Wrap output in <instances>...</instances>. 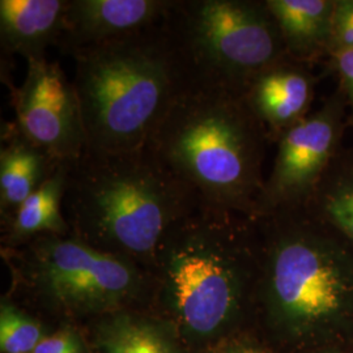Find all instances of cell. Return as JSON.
Instances as JSON below:
<instances>
[{
  "mask_svg": "<svg viewBox=\"0 0 353 353\" xmlns=\"http://www.w3.org/2000/svg\"><path fill=\"white\" fill-rule=\"evenodd\" d=\"M204 204L147 147L84 151L65 161L63 214L71 234L151 271L165 232Z\"/></svg>",
  "mask_w": 353,
  "mask_h": 353,
  "instance_id": "cell-1",
  "label": "cell"
},
{
  "mask_svg": "<svg viewBox=\"0 0 353 353\" xmlns=\"http://www.w3.org/2000/svg\"><path fill=\"white\" fill-rule=\"evenodd\" d=\"M72 59L85 151L145 148L165 114L189 85L164 23L79 51Z\"/></svg>",
  "mask_w": 353,
  "mask_h": 353,
  "instance_id": "cell-2",
  "label": "cell"
},
{
  "mask_svg": "<svg viewBox=\"0 0 353 353\" xmlns=\"http://www.w3.org/2000/svg\"><path fill=\"white\" fill-rule=\"evenodd\" d=\"M265 126L240 94L189 83L147 148L203 203L255 216Z\"/></svg>",
  "mask_w": 353,
  "mask_h": 353,
  "instance_id": "cell-3",
  "label": "cell"
},
{
  "mask_svg": "<svg viewBox=\"0 0 353 353\" xmlns=\"http://www.w3.org/2000/svg\"><path fill=\"white\" fill-rule=\"evenodd\" d=\"M240 214L202 204L169 228L157 246L152 288L192 334H214L240 303L246 230Z\"/></svg>",
  "mask_w": 353,
  "mask_h": 353,
  "instance_id": "cell-4",
  "label": "cell"
},
{
  "mask_svg": "<svg viewBox=\"0 0 353 353\" xmlns=\"http://www.w3.org/2000/svg\"><path fill=\"white\" fill-rule=\"evenodd\" d=\"M189 83L243 97L287 51L265 1L173 0L164 21Z\"/></svg>",
  "mask_w": 353,
  "mask_h": 353,
  "instance_id": "cell-5",
  "label": "cell"
},
{
  "mask_svg": "<svg viewBox=\"0 0 353 353\" xmlns=\"http://www.w3.org/2000/svg\"><path fill=\"white\" fill-rule=\"evenodd\" d=\"M19 276L42 301L72 313L112 310L152 288L150 271L75 236L42 234L23 243Z\"/></svg>",
  "mask_w": 353,
  "mask_h": 353,
  "instance_id": "cell-6",
  "label": "cell"
},
{
  "mask_svg": "<svg viewBox=\"0 0 353 353\" xmlns=\"http://www.w3.org/2000/svg\"><path fill=\"white\" fill-rule=\"evenodd\" d=\"M267 288L283 316L313 321L341 309L352 290V279L325 246L285 233L271 252Z\"/></svg>",
  "mask_w": 353,
  "mask_h": 353,
  "instance_id": "cell-7",
  "label": "cell"
},
{
  "mask_svg": "<svg viewBox=\"0 0 353 353\" xmlns=\"http://www.w3.org/2000/svg\"><path fill=\"white\" fill-rule=\"evenodd\" d=\"M26 64V79L13 90L14 126L52 159L75 160L85 151V134L72 80L48 58Z\"/></svg>",
  "mask_w": 353,
  "mask_h": 353,
  "instance_id": "cell-8",
  "label": "cell"
},
{
  "mask_svg": "<svg viewBox=\"0 0 353 353\" xmlns=\"http://www.w3.org/2000/svg\"><path fill=\"white\" fill-rule=\"evenodd\" d=\"M336 135L338 114L332 105L284 131L272 173L258 196L255 216L299 205L327 164Z\"/></svg>",
  "mask_w": 353,
  "mask_h": 353,
  "instance_id": "cell-9",
  "label": "cell"
},
{
  "mask_svg": "<svg viewBox=\"0 0 353 353\" xmlns=\"http://www.w3.org/2000/svg\"><path fill=\"white\" fill-rule=\"evenodd\" d=\"M173 0H67L57 48L71 58L79 51L164 23Z\"/></svg>",
  "mask_w": 353,
  "mask_h": 353,
  "instance_id": "cell-10",
  "label": "cell"
},
{
  "mask_svg": "<svg viewBox=\"0 0 353 353\" xmlns=\"http://www.w3.org/2000/svg\"><path fill=\"white\" fill-rule=\"evenodd\" d=\"M67 0H1L0 46L7 55L45 59L64 29Z\"/></svg>",
  "mask_w": 353,
  "mask_h": 353,
  "instance_id": "cell-11",
  "label": "cell"
},
{
  "mask_svg": "<svg viewBox=\"0 0 353 353\" xmlns=\"http://www.w3.org/2000/svg\"><path fill=\"white\" fill-rule=\"evenodd\" d=\"M243 100L263 126L283 134L303 119L312 100V84L301 70L284 59L256 76Z\"/></svg>",
  "mask_w": 353,
  "mask_h": 353,
  "instance_id": "cell-12",
  "label": "cell"
},
{
  "mask_svg": "<svg viewBox=\"0 0 353 353\" xmlns=\"http://www.w3.org/2000/svg\"><path fill=\"white\" fill-rule=\"evenodd\" d=\"M61 161L8 125L0 150V214L3 221L49 178Z\"/></svg>",
  "mask_w": 353,
  "mask_h": 353,
  "instance_id": "cell-13",
  "label": "cell"
},
{
  "mask_svg": "<svg viewBox=\"0 0 353 353\" xmlns=\"http://www.w3.org/2000/svg\"><path fill=\"white\" fill-rule=\"evenodd\" d=\"M335 3L330 0L265 1L278 26L287 54L305 58L330 41Z\"/></svg>",
  "mask_w": 353,
  "mask_h": 353,
  "instance_id": "cell-14",
  "label": "cell"
},
{
  "mask_svg": "<svg viewBox=\"0 0 353 353\" xmlns=\"http://www.w3.org/2000/svg\"><path fill=\"white\" fill-rule=\"evenodd\" d=\"M64 183L65 161H61L49 178L16 210V212L4 220L12 243H26L42 234L65 236L71 233L62 205Z\"/></svg>",
  "mask_w": 353,
  "mask_h": 353,
  "instance_id": "cell-15",
  "label": "cell"
},
{
  "mask_svg": "<svg viewBox=\"0 0 353 353\" xmlns=\"http://www.w3.org/2000/svg\"><path fill=\"white\" fill-rule=\"evenodd\" d=\"M119 316L103 335V353H176L163 334L150 325Z\"/></svg>",
  "mask_w": 353,
  "mask_h": 353,
  "instance_id": "cell-16",
  "label": "cell"
},
{
  "mask_svg": "<svg viewBox=\"0 0 353 353\" xmlns=\"http://www.w3.org/2000/svg\"><path fill=\"white\" fill-rule=\"evenodd\" d=\"M42 330L32 318L10 303L1 305L0 348L4 353L33 352L41 343Z\"/></svg>",
  "mask_w": 353,
  "mask_h": 353,
  "instance_id": "cell-17",
  "label": "cell"
},
{
  "mask_svg": "<svg viewBox=\"0 0 353 353\" xmlns=\"http://www.w3.org/2000/svg\"><path fill=\"white\" fill-rule=\"evenodd\" d=\"M325 207L330 219L353 240V179L332 190L326 198Z\"/></svg>",
  "mask_w": 353,
  "mask_h": 353,
  "instance_id": "cell-18",
  "label": "cell"
},
{
  "mask_svg": "<svg viewBox=\"0 0 353 353\" xmlns=\"http://www.w3.org/2000/svg\"><path fill=\"white\" fill-rule=\"evenodd\" d=\"M328 43L331 49L353 51V0L335 3Z\"/></svg>",
  "mask_w": 353,
  "mask_h": 353,
  "instance_id": "cell-19",
  "label": "cell"
},
{
  "mask_svg": "<svg viewBox=\"0 0 353 353\" xmlns=\"http://www.w3.org/2000/svg\"><path fill=\"white\" fill-rule=\"evenodd\" d=\"M33 353H85L80 338L71 330L43 338Z\"/></svg>",
  "mask_w": 353,
  "mask_h": 353,
  "instance_id": "cell-20",
  "label": "cell"
},
{
  "mask_svg": "<svg viewBox=\"0 0 353 353\" xmlns=\"http://www.w3.org/2000/svg\"><path fill=\"white\" fill-rule=\"evenodd\" d=\"M336 70L353 108V51L332 49Z\"/></svg>",
  "mask_w": 353,
  "mask_h": 353,
  "instance_id": "cell-21",
  "label": "cell"
},
{
  "mask_svg": "<svg viewBox=\"0 0 353 353\" xmlns=\"http://www.w3.org/2000/svg\"><path fill=\"white\" fill-rule=\"evenodd\" d=\"M229 353H255V352H252V351H246V350H245V351H233V352H229Z\"/></svg>",
  "mask_w": 353,
  "mask_h": 353,
  "instance_id": "cell-22",
  "label": "cell"
}]
</instances>
